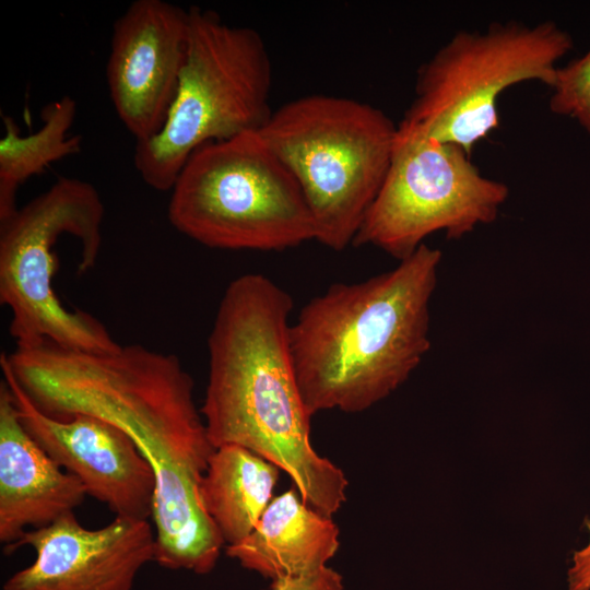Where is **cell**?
<instances>
[{
  "label": "cell",
  "instance_id": "30bf717a",
  "mask_svg": "<svg viewBox=\"0 0 590 590\" xmlns=\"http://www.w3.org/2000/svg\"><path fill=\"white\" fill-rule=\"evenodd\" d=\"M189 13L164 0H137L115 21L106 78L114 108L135 141L156 134L175 98Z\"/></svg>",
  "mask_w": 590,
  "mask_h": 590
},
{
  "label": "cell",
  "instance_id": "d6986e66",
  "mask_svg": "<svg viewBox=\"0 0 590 590\" xmlns=\"http://www.w3.org/2000/svg\"><path fill=\"white\" fill-rule=\"evenodd\" d=\"M589 541L586 546L574 552L567 570V590H590V519H586Z\"/></svg>",
  "mask_w": 590,
  "mask_h": 590
},
{
  "label": "cell",
  "instance_id": "9a60e30c",
  "mask_svg": "<svg viewBox=\"0 0 590 590\" xmlns=\"http://www.w3.org/2000/svg\"><path fill=\"white\" fill-rule=\"evenodd\" d=\"M280 469L236 445L215 448L200 483L203 507L224 544L248 536L272 500Z\"/></svg>",
  "mask_w": 590,
  "mask_h": 590
},
{
  "label": "cell",
  "instance_id": "3957f363",
  "mask_svg": "<svg viewBox=\"0 0 590 590\" xmlns=\"http://www.w3.org/2000/svg\"><path fill=\"white\" fill-rule=\"evenodd\" d=\"M441 251L426 244L387 272L334 283L291 324L304 403L318 412L365 411L408 380L430 349V299Z\"/></svg>",
  "mask_w": 590,
  "mask_h": 590
},
{
  "label": "cell",
  "instance_id": "8992f818",
  "mask_svg": "<svg viewBox=\"0 0 590 590\" xmlns=\"http://www.w3.org/2000/svg\"><path fill=\"white\" fill-rule=\"evenodd\" d=\"M170 224L215 249L280 251L316 240L304 193L258 131L196 150L170 189Z\"/></svg>",
  "mask_w": 590,
  "mask_h": 590
},
{
  "label": "cell",
  "instance_id": "ba28073f",
  "mask_svg": "<svg viewBox=\"0 0 590 590\" xmlns=\"http://www.w3.org/2000/svg\"><path fill=\"white\" fill-rule=\"evenodd\" d=\"M571 48V36L548 20L461 30L421 66L415 96L400 123L471 156L476 143L499 127V95L527 81L552 87L557 63Z\"/></svg>",
  "mask_w": 590,
  "mask_h": 590
},
{
  "label": "cell",
  "instance_id": "7a4b0ae2",
  "mask_svg": "<svg viewBox=\"0 0 590 590\" xmlns=\"http://www.w3.org/2000/svg\"><path fill=\"white\" fill-rule=\"evenodd\" d=\"M293 300L261 273L235 278L208 338L200 408L214 448L244 447L288 474L300 497L332 517L346 500L344 472L310 441V420L290 344Z\"/></svg>",
  "mask_w": 590,
  "mask_h": 590
},
{
  "label": "cell",
  "instance_id": "5bb4252c",
  "mask_svg": "<svg viewBox=\"0 0 590 590\" xmlns=\"http://www.w3.org/2000/svg\"><path fill=\"white\" fill-rule=\"evenodd\" d=\"M339 527L293 487L273 497L252 532L225 547L241 567L270 580L298 577L326 566L339 550Z\"/></svg>",
  "mask_w": 590,
  "mask_h": 590
},
{
  "label": "cell",
  "instance_id": "4fadbf2b",
  "mask_svg": "<svg viewBox=\"0 0 590 590\" xmlns=\"http://www.w3.org/2000/svg\"><path fill=\"white\" fill-rule=\"evenodd\" d=\"M87 495L23 426L11 390L0 384V541L5 547L28 531L73 512Z\"/></svg>",
  "mask_w": 590,
  "mask_h": 590
},
{
  "label": "cell",
  "instance_id": "5b68a950",
  "mask_svg": "<svg viewBox=\"0 0 590 590\" xmlns=\"http://www.w3.org/2000/svg\"><path fill=\"white\" fill-rule=\"evenodd\" d=\"M186 61L161 130L135 141L133 163L152 189L170 191L202 145L260 130L272 111V67L261 35L190 7Z\"/></svg>",
  "mask_w": 590,
  "mask_h": 590
},
{
  "label": "cell",
  "instance_id": "9c48e42d",
  "mask_svg": "<svg viewBox=\"0 0 590 590\" xmlns=\"http://www.w3.org/2000/svg\"><path fill=\"white\" fill-rule=\"evenodd\" d=\"M508 196V186L484 176L459 145L399 123L384 182L353 245L401 261L434 233L459 239L493 223Z\"/></svg>",
  "mask_w": 590,
  "mask_h": 590
},
{
  "label": "cell",
  "instance_id": "8fae6325",
  "mask_svg": "<svg viewBox=\"0 0 590 590\" xmlns=\"http://www.w3.org/2000/svg\"><path fill=\"white\" fill-rule=\"evenodd\" d=\"M31 546L34 562L13 574L3 590H131L141 568L155 559V531L148 519L115 516L88 529L74 511L26 531L5 547Z\"/></svg>",
  "mask_w": 590,
  "mask_h": 590
},
{
  "label": "cell",
  "instance_id": "277c9868",
  "mask_svg": "<svg viewBox=\"0 0 590 590\" xmlns=\"http://www.w3.org/2000/svg\"><path fill=\"white\" fill-rule=\"evenodd\" d=\"M397 130L367 103L315 94L272 111L259 132L298 182L316 240L341 251L353 245L384 182Z\"/></svg>",
  "mask_w": 590,
  "mask_h": 590
},
{
  "label": "cell",
  "instance_id": "7c38bea8",
  "mask_svg": "<svg viewBox=\"0 0 590 590\" xmlns=\"http://www.w3.org/2000/svg\"><path fill=\"white\" fill-rule=\"evenodd\" d=\"M0 367L25 429L62 469L80 480L87 495L115 516H152L154 473L122 430L86 414L66 420L48 416L26 396L1 356Z\"/></svg>",
  "mask_w": 590,
  "mask_h": 590
},
{
  "label": "cell",
  "instance_id": "52a82bcc",
  "mask_svg": "<svg viewBox=\"0 0 590 590\" xmlns=\"http://www.w3.org/2000/svg\"><path fill=\"white\" fill-rule=\"evenodd\" d=\"M104 215L92 184L61 177L0 222V302L11 312L9 332L16 347L45 341L97 353L120 347L98 319L68 309L52 287L59 237L69 234L79 240L78 272L83 274L97 261Z\"/></svg>",
  "mask_w": 590,
  "mask_h": 590
},
{
  "label": "cell",
  "instance_id": "6da1fadb",
  "mask_svg": "<svg viewBox=\"0 0 590 590\" xmlns=\"http://www.w3.org/2000/svg\"><path fill=\"white\" fill-rule=\"evenodd\" d=\"M2 358L48 416L92 415L133 441L156 482L154 560L173 570L212 571L224 542L203 507L200 483L215 448L179 357L141 344L97 353L45 341Z\"/></svg>",
  "mask_w": 590,
  "mask_h": 590
},
{
  "label": "cell",
  "instance_id": "ac0fdd59",
  "mask_svg": "<svg viewBox=\"0 0 590 590\" xmlns=\"http://www.w3.org/2000/svg\"><path fill=\"white\" fill-rule=\"evenodd\" d=\"M269 590H344L342 576L326 566L315 573L271 580Z\"/></svg>",
  "mask_w": 590,
  "mask_h": 590
},
{
  "label": "cell",
  "instance_id": "2e32d148",
  "mask_svg": "<svg viewBox=\"0 0 590 590\" xmlns=\"http://www.w3.org/2000/svg\"><path fill=\"white\" fill-rule=\"evenodd\" d=\"M76 115V102L66 95L42 111V127L21 135L15 121L3 117L4 134L0 139V222L16 210L21 185L48 165L81 151V137H69Z\"/></svg>",
  "mask_w": 590,
  "mask_h": 590
},
{
  "label": "cell",
  "instance_id": "e0dca14e",
  "mask_svg": "<svg viewBox=\"0 0 590 590\" xmlns=\"http://www.w3.org/2000/svg\"><path fill=\"white\" fill-rule=\"evenodd\" d=\"M551 88L550 110L574 118L590 137V48L557 68Z\"/></svg>",
  "mask_w": 590,
  "mask_h": 590
}]
</instances>
